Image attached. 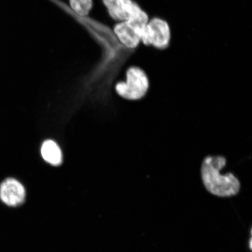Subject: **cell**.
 <instances>
[{"instance_id": "cell-8", "label": "cell", "mask_w": 252, "mask_h": 252, "mask_svg": "<svg viewBox=\"0 0 252 252\" xmlns=\"http://www.w3.org/2000/svg\"><path fill=\"white\" fill-rule=\"evenodd\" d=\"M70 2L72 9L81 16L89 14L93 8L92 0H70Z\"/></svg>"}, {"instance_id": "cell-2", "label": "cell", "mask_w": 252, "mask_h": 252, "mask_svg": "<svg viewBox=\"0 0 252 252\" xmlns=\"http://www.w3.org/2000/svg\"><path fill=\"white\" fill-rule=\"evenodd\" d=\"M149 88V78L146 71L139 67L133 66L126 72V81L116 84V91L123 98L137 100L146 95Z\"/></svg>"}, {"instance_id": "cell-6", "label": "cell", "mask_w": 252, "mask_h": 252, "mask_svg": "<svg viewBox=\"0 0 252 252\" xmlns=\"http://www.w3.org/2000/svg\"><path fill=\"white\" fill-rule=\"evenodd\" d=\"M24 186L14 178H7L0 185V200L9 207H17L24 203Z\"/></svg>"}, {"instance_id": "cell-7", "label": "cell", "mask_w": 252, "mask_h": 252, "mask_svg": "<svg viewBox=\"0 0 252 252\" xmlns=\"http://www.w3.org/2000/svg\"><path fill=\"white\" fill-rule=\"evenodd\" d=\"M41 154L47 162L54 166L61 165L62 162V153L61 149L55 141L47 140L44 142Z\"/></svg>"}, {"instance_id": "cell-3", "label": "cell", "mask_w": 252, "mask_h": 252, "mask_svg": "<svg viewBox=\"0 0 252 252\" xmlns=\"http://www.w3.org/2000/svg\"><path fill=\"white\" fill-rule=\"evenodd\" d=\"M148 23L149 16L143 10L130 20L116 25L115 33L123 45L127 49L133 50L139 45L142 34Z\"/></svg>"}, {"instance_id": "cell-1", "label": "cell", "mask_w": 252, "mask_h": 252, "mask_svg": "<svg viewBox=\"0 0 252 252\" xmlns=\"http://www.w3.org/2000/svg\"><path fill=\"white\" fill-rule=\"evenodd\" d=\"M226 164V159L220 156H207L201 164V176L204 187L214 196L229 197L236 196L240 191V182L233 173L220 174Z\"/></svg>"}, {"instance_id": "cell-4", "label": "cell", "mask_w": 252, "mask_h": 252, "mask_svg": "<svg viewBox=\"0 0 252 252\" xmlns=\"http://www.w3.org/2000/svg\"><path fill=\"white\" fill-rule=\"evenodd\" d=\"M171 30L168 23L159 18H154L145 27L141 40L144 45L153 46L159 50H165L169 46Z\"/></svg>"}, {"instance_id": "cell-5", "label": "cell", "mask_w": 252, "mask_h": 252, "mask_svg": "<svg viewBox=\"0 0 252 252\" xmlns=\"http://www.w3.org/2000/svg\"><path fill=\"white\" fill-rule=\"evenodd\" d=\"M109 14L115 20H130L143 9L133 0H103Z\"/></svg>"}]
</instances>
